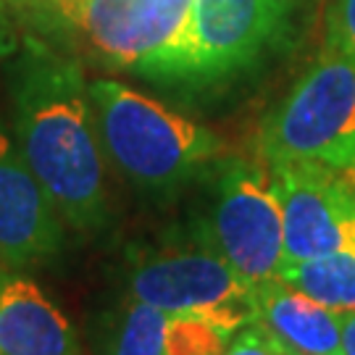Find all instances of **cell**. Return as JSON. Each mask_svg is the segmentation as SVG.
<instances>
[{
  "instance_id": "1",
  "label": "cell",
  "mask_w": 355,
  "mask_h": 355,
  "mask_svg": "<svg viewBox=\"0 0 355 355\" xmlns=\"http://www.w3.org/2000/svg\"><path fill=\"white\" fill-rule=\"evenodd\" d=\"M11 92L16 145L61 221L76 232L103 229L105 153L82 64L29 35L11 69Z\"/></svg>"
},
{
  "instance_id": "2",
  "label": "cell",
  "mask_w": 355,
  "mask_h": 355,
  "mask_svg": "<svg viewBox=\"0 0 355 355\" xmlns=\"http://www.w3.org/2000/svg\"><path fill=\"white\" fill-rule=\"evenodd\" d=\"M40 40L111 71L166 85L187 37L192 0H11ZM51 45V42H48Z\"/></svg>"
},
{
  "instance_id": "3",
  "label": "cell",
  "mask_w": 355,
  "mask_h": 355,
  "mask_svg": "<svg viewBox=\"0 0 355 355\" xmlns=\"http://www.w3.org/2000/svg\"><path fill=\"white\" fill-rule=\"evenodd\" d=\"M89 101L105 158L145 195H174L227 153L216 132L121 82L92 79Z\"/></svg>"
},
{
  "instance_id": "4",
  "label": "cell",
  "mask_w": 355,
  "mask_h": 355,
  "mask_svg": "<svg viewBox=\"0 0 355 355\" xmlns=\"http://www.w3.org/2000/svg\"><path fill=\"white\" fill-rule=\"evenodd\" d=\"M292 0H192L187 37L166 85L214 89L253 71L292 37Z\"/></svg>"
},
{
  "instance_id": "5",
  "label": "cell",
  "mask_w": 355,
  "mask_h": 355,
  "mask_svg": "<svg viewBox=\"0 0 355 355\" xmlns=\"http://www.w3.org/2000/svg\"><path fill=\"white\" fill-rule=\"evenodd\" d=\"M355 145V64L331 45L266 116L261 155L266 164H334Z\"/></svg>"
},
{
  "instance_id": "6",
  "label": "cell",
  "mask_w": 355,
  "mask_h": 355,
  "mask_svg": "<svg viewBox=\"0 0 355 355\" xmlns=\"http://www.w3.org/2000/svg\"><path fill=\"white\" fill-rule=\"evenodd\" d=\"M195 234L250 284L277 279L284 266V227L268 168L242 158L218 161L214 198Z\"/></svg>"
},
{
  "instance_id": "7",
  "label": "cell",
  "mask_w": 355,
  "mask_h": 355,
  "mask_svg": "<svg viewBox=\"0 0 355 355\" xmlns=\"http://www.w3.org/2000/svg\"><path fill=\"white\" fill-rule=\"evenodd\" d=\"M129 297L168 316H198L227 331L255 321V284L242 279L198 234L190 248H166L129 271Z\"/></svg>"
},
{
  "instance_id": "8",
  "label": "cell",
  "mask_w": 355,
  "mask_h": 355,
  "mask_svg": "<svg viewBox=\"0 0 355 355\" xmlns=\"http://www.w3.org/2000/svg\"><path fill=\"white\" fill-rule=\"evenodd\" d=\"M284 227V266L321 255L355 253V192L316 161L268 164Z\"/></svg>"
},
{
  "instance_id": "9",
  "label": "cell",
  "mask_w": 355,
  "mask_h": 355,
  "mask_svg": "<svg viewBox=\"0 0 355 355\" xmlns=\"http://www.w3.org/2000/svg\"><path fill=\"white\" fill-rule=\"evenodd\" d=\"M61 248V216L16 140L0 129V261L11 268L35 266L55 258Z\"/></svg>"
},
{
  "instance_id": "10",
  "label": "cell",
  "mask_w": 355,
  "mask_h": 355,
  "mask_svg": "<svg viewBox=\"0 0 355 355\" xmlns=\"http://www.w3.org/2000/svg\"><path fill=\"white\" fill-rule=\"evenodd\" d=\"M0 355H82L64 311L16 271H0Z\"/></svg>"
},
{
  "instance_id": "11",
  "label": "cell",
  "mask_w": 355,
  "mask_h": 355,
  "mask_svg": "<svg viewBox=\"0 0 355 355\" xmlns=\"http://www.w3.org/2000/svg\"><path fill=\"white\" fill-rule=\"evenodd\" d=\"M255 324L295 355H345L340 311L279 277L255 284Z\"/></svg>"
},
{
  "instance_id": "12",
  "label": "cell",
  "mask_w": 355,
  "mask_h": 355,
  "mask_svg": "<svg viewBox=\"0 0 355 355\" xmlns=\"http://www.w3.org/2000/svg\"><path fill=\"white\" fill-rule=\"evenodd\" d=\"M279 279L334 311H355V253L350 250L287 263Z\"/></svg>"
},
{
  "instance_id": "13",
  "label": "cell",
  "mask_w": 355,
  "mask_h": 355,
  "mask_svg": "<svg viewBox=\"0 0 355 355\" xmlns=\"http://www.w3.org/2000/svg\"><path fill=\"white\" fill-rule=\"evenodd\" d=\"M166 324L168 313L132 297L119 318L111 355H166Z\"/></svg>"
},
{
  "instance_id": "14",
  "label": "cell",
  "mask_w": 355,
  "mask_h": 355,
  "mask_svg": "<svg viewBox=\"0 0 355 355\" xmlns=\"http://www.w3.org/2000/svg\"><path fill=\"white\" fill-rule=\"evenodd\" d=\"M232 331L198 316H168L166 355H221Z\"/></svg>"
},
{
  "instance_id": "15",
  "label": "cell",
  "mask_w": 355,
  "mask_h": 355,
  "mask_svg": "<svg viewBox=\"0 0 355 355\" xmlns=\"http://www.w3.org/2000/svg\"><path fill=\"white\" fill-rule=\"evenodd\" d=\"M327 45L355 64V0H331L327 19Z\"/></svg>"
},
{
  "instance_id": "16",
  "label": "cell",
  "mask_w": 355,
  "mask_h": 355,
  "mask_svg": "<svg viewBox=\"0 0 355 355\" xmlns=\"http://www.w3.org/2000/svg\"><path fill=\"white\" fill-rule=\"evenodd\" d=\"M221 355H295V353H290L271 331H266L261 324L253 321V324H248V327H242L240 331L232 334L227 350Z\"/></svg>"
},
{
  "instance_id": "17",
  "label": "cell",
  "mask_w": 355,
  "mask_h": 355,
  "mask_svg": "<svg viewBox=\"0 0 355 355\" xmlns=\"http://www.w3.org/2000/svg\"><path fill=\"white\" fill-rule=\"evenodd\" d=\"M13 8L11 0H0V58L13 55L19 51V32H16V21H13Z\"/></svg>"
},
{
  "instance_id": "18",
  "label": "cell",
  "mask_w": 355,
  "mask_h": 355,
  "mask_svg": "<svg viewBox=\"0 0 355 355\" xmlns=\"http://www.w3.org/2000/svg\"><path fill=\"white\" fill-rule=\"evenodd\" d=\"M329 168H334V171H337V174H340V177H343L355 192V145L345 153V155H340L334 164H329Z\"/></svg>"
},
{
  "instance_id": "19",
  "label": "cell",
  "mask_w": 355,
  "mask_h": 355,
  "mask_svg": "<svg viewBox=\"0 0 355 355\" xmlns=\"http://www.w3.org/2000/svg\"><path fill=\"white\" fill-rule=\"evenodd\" d=\"M343 318V350L345 355H355V311H340Z\"/></svg>"
},
{
  "instance_id": "20",
  "label": "cell",
  "mask_w": 355,
  "mask_h": 355,
  "mask_svg": "<svg viewBox=\"0 0 355 355\" xmlns=\"http://www.w3.org/2000/svg\"><path fill=\"white\" fill-rule=\"evenodd\" d=\"M292 3H297V6H300V3H303V0H292Z\"/></svg>"
}]
</instances>
